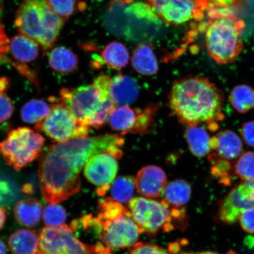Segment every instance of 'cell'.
Returning a JSON list of instances; mask_svg holds the SVG:
<instances>
[{
    "instance_id": "8d00e7d4",
    "label": "cell",
    "mask_w": 254,
    "mask_h": 254,
    "mask_svg": "<svg viewBox=\"0 0 254 254\" xmlns=\"http://www.w3.org/2000/svg\"><path fill=\"white\" fill-rule=\"evenodd\" d=\"M127 254H171L166 250L151 243H136Z\"/></svg>"
},
{
    "instance_id": "d4e9b609",
    "label": "cell",
    "mask_w": 254,
    "mask_h": 254,
    "mask_svg": "<svg viewBox=\"0 0 254 254\" xmlns=\"http://www.w3.org/2000/svg\"><path fill=\"white\" fill-rule=\"evenodd\" d=\"M104 62L113 69L125 68L128 64L129 55L128 50L120 42L111 43L104 48L102 53Z\"/></svg>"
},
{
    "instance_id": "e0dca14e",
    "label": "cell",
    "mask_w": 254,
    "mask_h": 254,
    "mask_svg": "<svg viewBox=\"0 0 254 254\" xmlns=\"http://www.w3.org/2000/svg\"><path fill=\"white\" fill-rule=\"evenodd\" d=\"M8 245L12 254H46L41 249L39 236L34 231L14 232L9 238Z\"/></svg>"
},
{
    "instance_id": "30bf717a",
    "label": "cell",
    "mask_w": 254,
    "mask_h": 254,
    "mask_svg": "<svg viewBox=\"0 0 254 254\" xmlns=\"http://www.w3.org/2000/svg\"><path fill=\"white\" fill-rule=\"evenodd\" d=\"M154 11L165 23L180 25L192 19L201 20L204 17L206 0H148Z\"/></svg>"
},
{
    "instance_id": "484cf974",
    "label": "cell",
    "mask_w": 254,
    "mask_h": 254,
    "mask_svg": "<svg viewBox=\"0 0 254 254\" xmlns=\"http://www.w3.org/2000/svg\"><path fill=\"white\" fill-rule=\"evenodd\" d=\"M244 0H207L206 13L211 20L237 17L238 8Z\"/></svg>"
},
{
    "instance_id": "d590c367",
    "label": "cell",
    "mask_w": 254,
    "mask_h": 254,
    "mask_svg": "<svg viewBox=\"0 0 254 254\" xmlns=\"http://www.w3.org/2000/svg\"><path fill=\"white\" fill-rule=\"evenodd\" d=\"M57 14L66 21L76 11L75 0H49Z\"/></svg>"
},
{
    "instance_id": "277c9868",
    "label": "cell",
    "mask_w": 254,
    "mask_h": 254,
    "mask_svg": "<svg viewBox=\"0 0 254 254\" xmlns=\"http://www.w3.org/2000/svg\"><path fill=\"white\" fill-rule=\"evenodd\" d=\"M245 27L244 21L237 17L209 21L205 39L208 55L220 64L233 63L243 50L240 37Z\"/></svg>"
},
{
    "instance_id": "7c38bea8",
    "label": "cell",
    "mask_w": 254,
    "mask_h": 254,
    "mask_svg": "<svg viewBox=\"0 0 254 254\" xmlns=\"http://www.w3.org/2000/svg\"><path fill=\"white\" fill-rule=\"evenodd\" d=\"M15 24L20 33L42 45L46 31L39 6L34 0H24L21 3L16 13Z\"/></svg>"
},
{
    "instance_id": "f546056e",
    "label": "cell",
    "mask_w": 254,
    "mask_h": 254,
    "mask_svg": "<svg viewBox=\"0 0 254 254\" xmlns=\"http://www.w3.org/2000/svg\"><path fill=\"white\" fill-rule=\"evenodd\" d=\"M158 109L157 105L151 104L145 109L139 110L131 133L139 134L150 133L155 127V116Z\"/></svg>"
},
{
    "instance_id": "8fae6325",
    "label": "cell",
    "mask_w": 254,
    "mask_h": 254,
    "mask_svg": "<svg viewBox=\"0 0 254 254\" xmlns=\"http://www.w3.org/2000/svg\"><path fill=\"white\" fill-rule=\"evenodd\" d=\"M117 160L109 152H103L92 157L84 168V176L97 187L100 195H104L115 180L119 170Z\"/></svg>"
},
{
    "instance_id": "603a6c76",
    "label": "cell",
    "mask_w": 254,
    "mask_h": 254,
    "mask_svg": "<svg viewBox=\"0 0 254 254\" xmlns=\"http://www.w3.org/2000/svg\"><path fill=\"white\" fill-rule=\"evenodd\" d=\"M185 136L190 150L198 157H205L211 151V139L204 128L196 126H189Z\"/></svg>"
},
{
    "instance_id": "ffe728a7",
    "label": "cell",
    "mask_w": 254,
    "mask_h": 254,
    "mask_svg": "<svg viewBox=\"0 0 254 254\" xmlns=\"http://www.w3.org/2000/svg\"><path fill=\"white\" fill-rule=\"evenodd\" d=\"M131 62L135 71L142 75H155L158 71L157 60L150 44H139L133 51Z\"/></svg>"
},
{
    "instance_id": "83f0119b",
    "label": "cell",
    "mask_w": 254,
    "mask_h": 254,
    "mask_svg": "<svg viewBox=\"0 0 254 254\" xmlns=\"http://www.w3.org/2000/svg\"><path fill=\"white\" fill-rule=\"evenodd\" d=\"M229 99L238 113H247L254 108V89L247 85H238L232 90Z\"/></svg>"
},
{
    "instance_id": "4316f807",
    "label": "cell",
    "mask_w": 254,
    "mask_h": 254,
    "mask_svg": "<svg viewBox=\"0 0 254 254\" xmlns=\"http://www.w3.org/2000/svg\"><path fill=\"white\" fill-rule=\"evenodd\" d=\"M135 189V179L134 177H119L114 181L111 186L112 198L122 204L129 203L134 198Z\"/></svg>"
},
{
    "instance_id": "f35d334b",
    "label": "cell",
    "mask_w": 254,
    "mask_h": 254,
    "mask_svg": "<svg viewBox=\"0 0 254 254\" xmlns=\"http://www.w3.org/2000/svg\"><path fill=\"white\" fill-rule=\"evenodd\" d=\"M14 193L9 184L0 179V205H5L13 199Z\"/></svg>"
},
{
    "instance_id": "ac0fdd59",
    "label": "cell",
    "mask_w": 254,
    "mask_h": 254,
    "mask_svg": "<svg viewBox=\"0 0 254 254\" xmlns=\"http://www.w3.org/2000/svg\"><path fill=\"white\" fill-rule=\"evenodd\" d=\"M191 193V187L186 181H173L165 187L161 201L170 209H185L184 206L190 201Z\"/></svg>"
},
{
    "instance_id": "9a60e30c",
    "label": "cell",
    "mask_w": 254,
    "mask_h": 254,
    "mask_svg": "<svg viewBox=\"0 0 254 254\" xmlns=\"http://www.w3.org/2000/svg\"><path fill=\"white\" fill-rule=\"evenodd\" d=\"M34 1L39 6L42 15L46 34L41 47L44 53H46L55 46L60 30L65 21L60 17L51 6L49 0Z\"/></svg>"
},
{
    "instance_id": "74e56055",
    "label": "cell",
    "mask_w": 254,
    "mask_h": 254,
    "mask_svg": "<svg viewBox=\"0 0 254 254\" xmlns=\"http://www.w3.org/2000/svg\"><path fill=\"white\" fill-rule=\"evenodd\" d=\"M239 220L241 226L244 231L254 234V208L244 211Z\"/></svg>"
},
{
    "instance_id": "b9f144b4",
    "label": "cell",
    "mask_w": 254,
    "mask_h": 254,
    "mask_svg": "<svg viewBox=\"0 0 254 254\" xmlns=\"http://www.w3.org/2000/svg\"><path fill=\"white\" fill-rule=\"evenodd\" d=\"M243 184L248 199L252 208H254V179L244 182Z\"/></svg>"
},
{
    "instance_id": "60d3db41",
    "label": "cell",
    "mask_w": 254,
    "mask_h": 254,
    "mask_svg": "<svg viewBox=\"0 0 254 254\" xmlns=\"http://www.w3.org/2000/svg\"><path fill=\"white\" fill-rule=\"evenodd\" d=\"M9 50V41L0 22V63L4 59L5 53H7Z\"/></svg>"
},
{
    "instance_id": "52a82bcc",
    "label": "cell",
    "mask_w": 254,
    "mask_h": 254,
    "mask_svg": "<svg viewBox=\"0 0 254 254\" xmlns=\"http://www.w3.org/2000/svg\"><path fill=\"white\" fill-rule=\"evenodd\" d=\"M128 209L140 233L154 236L161 231L174 230V218L168 206L162 201L144 197H134Z\"/></svg>"
},
{
    "instance_id": "f6af8a7d",
    "label": "cell",
    "mask_w": 254,
    "mask_h": 254,
    "mask_svg": "<svg viewBox=\"0 0 254 254\" xmlns=\"http://www.w3.org/2000/svg\"><path fill=\"white\" fill-rule=\"evenodd\" d=\"M0 254H7V247L1 239H0Z\"/></svg>"
},
{
    "instance_id": "d6986e66",
    "label": "cell",
    "mask_w": 254,
    "mask_h": 254,
    "mask_svg": "<svg viewBox=\"0 0 254 254\" xmlns=\"http://www.w3.org/2000/svg\"><path fill=\"white\" fill-rule=\"evenodd\" d=\"M43 206L39 200L30 198L20 200L14 208L16 220L23 226L33 227L39 224Z\"/></svg>"
},
{
    "instance_id": "1f68e13d",
    "label": "cell",
    "mask_w": 254,
    "mask_h": 254,
    "mask_svg": "<svg viewBox=\"0 0 254 254\" xmlns=\"http://www.w3.org/2000/svg\"><path fill=\"white\" fill-rule=\"evenodd\" d=\"M236 176L243 182L254 179V152L248 151L241 155L234 169Z\"/></svg>"
},
{
    "instance_id": "5b68a950",
    "label": "cell",
    "mask_w": 254,
    "mask_h": 254,
    "mask_svg": "<svg viewBox=\"0 0 254 254\" xmlns=\"http://www.w3.org/2000/svg\"><path fill=\"white\" fill-rule=\"evenodd\" d=\"M45 139L28 127H19L9 132L0 142V153L6 163L16 170H21L39 157Z\"/></svg>"
},
{
    "instance_id": "9c48e42d",
    "label": "cell",
    "mask_w": 254,
    "mask_h": 254,
    "mask_svg": "<svg viewBox=\"0 0 254 254\" xmlns=\"http://www.w3.org/2000/svg\"><path fill=\"white\" fill-rule=\"evenodd\" d=\"M39 238L46 254H96L95 246L81 242L65 224L41 228Z\"/></svg>"
},
{
    "instance_id": "4fadbf2b",
    "label": "cell",
    "mask_w": 254,
    "mask_h": 254,
    "mask_svg": "<svg viewBox=\"0 0 254 254\" xmlns=\"http://www.w3.org/2000/svg\"><path fill=\"white\" fill-rule=\"evenodd\" d=\"M135 179L137 192L147 198L160 197L167 184L166 173L162 168L155 166L142 168Z\"/></svg>"
},
{
    "instance_id": "2e32d148",
    "label": "cell",
    "mask_w": 254,
    "mask_h": 254,
    "mask_svg": "<svg viewBox=\"0 0 254 254\" xmlns=\"http://www.w3.org/2000/svg\"><path fill=\"white\" fill-rule=\"evenodd\" d=\"M210 145L211 152L230 161L240 157L243 148L240 136L230 130L222 131L217 136L212 137Z\"/></svg>"
},
{
    "instance_id": "ba28073f",
    "label": "cell",
    "mask_w": 254,
    "mask_h": 254,
    "mask_svg": "<svg viewBox=\"0 0 254 254\" xmlns=\"http://www.w3.org/2000/svg\"><path fill=\"white\" fill-rule=\"evenodd\" d=\"M109 98L107 91L94 81L92 84L77 88H63L59 97L75 118L85 125Z\"/></svg>"
},
{
    "instance_id": "8992f818",
    "label": "cell",
    "mask_w": 254,
    "mask_h": 254,
    "mask_svg": "<svg viewBox=\"0 0 254 254\" xmlns=\"http://www.w3.org/2000/svg\"><path fill=\"white\" fill-rule=\"evenodd\" d=\"M49 101L52 103L50 113L35 126V129L58 143L87 137L88 127L76 119L59 98L51 97Z\"/></svg>"
},
{
    "instance_id": "7a4b0ae2",
    "label": "cell",
    "mask_w": 254,
    "mask_h": 254,
    "mask_svg": "<svg viewBox=\"0 0 254 254\" xmlns=\"http://www.w3.org/2000/svg\"><path fill=\"white\" fill-rule=\"evenodd\" d=\"M169 106L180 123L188 126L207 124L218 128L224 119V95L207 78L189 77L174 82L169 95Z\"/></svg>"
},
{
    "instance_id": "7402d4cb",
    "label": "cell",
    "mask_w": 254,
    "mask_h": 254,
    "mask_svg": "<svg viewBox=\"0 0 254 254\" xmlns=\"http://www.w3.org/2000/svg\"><path fill=\"white\" fill-rule=\"evenodd\" d=\"M49 63L53 70L65 74L77 69L79 61L77 55L71 50L57 47L50 53Z\"/></svg>"
},
{
    "instance_id": "d6a6232c",
    "label": "cell",
    "mask_w": 254,
    "mask_h": 254,
    "mask_svg": "<svg viewBox=\"0 0 254 254\" xmlns=\"http://www.w3.org/2000/svg\"><path fill=\"white\" fill-rule=\"evenodd\" d=\"M66 218L65 209L61 205L50 204L44 209L43 220L47 227H58L64 224Z\"/></svg>"
},
{
    "instance_id": "6da1fadb",
    "label": "cell",
    "mask_w": 254,
    "mask_h": 254,
    "mask_svg": "<svg viewBox=\"0 0 254 254\" xmlns=\"http://www.w3.org/2000/svg\"><path fill=\"white\" fill-rule=\"evenodd\" d=\"M122 137L106 134L77 138L48 147L40 158L39 182L44 199L50 204L65 201L80 190L79 173L94 155L116 154Z\"/></svg>"
},
{
    "instance_id": "3957f363",
    "label": "cell",
    "mask_w": 254,
    "mask_h": 254,
    "mask_svg": "<svg viewBox=\"0 0 254 254\" xmlns=\"http://www.w3.org/2000/svg\"><path fill=\"white\" fill-rule=\"evenodd\" d=\"M81 222L85 229L93 227L100 243L112 253L135 245L141 234L129 209L112 198L101 200L96 217L85 215Z\"/></svg>"
},
{
    "instance_id": "4dcf8cb0",
    "label": "cell",
    "mask_w": 254,
    "mask_h": 254,
    "mask_svg": "<svg viewBox=\"0 0 254 254\" xmlns=\"http://www.w3.org/2000/svg\"><path fill=\"white\" fill-rule=\"evenodd\" d=\"M208 159L212 165L211 174L219 180V182L228 185L231 182L233 167L230 161L219 157L212 152L209 154Z\"/></svg>"
},
{
    "instance_id": "ee69618b",
    "label": "cell",
    "mask_w": 254,
    "mask_h": 254,
    "mask_svg": "<svg viewBox=\"0 0 254 254\" xmlns=\"http://www.w3.org/2000/svg\"><path fill=\"white\" fill-rule=\"evenodd\" d=\"M181 254H220L217 253L211 252H184L181 253ZM226 254H237L234 252H230Z\"/></svg>"
},
{
    "instance_id": "cb8c5ba5",
    "label": "cell",
    "mask_w": 254,
    "mask_h": 254,
    "mask_svg": "<svg viewBox=\"0 0 254 254\" xmlns=\"http://www.w3.org/2000/svg\"><path fill=\"white\" fill-rule=\"evenodd\" d=\"M139 110L140 109H133L128 106L116 107L109 120L111 128L123 134L131 132Z\"/></svg>"
},
{
    "instance_id": "e575fe53",
    "label": "cell",
    "mask_w": 254,
    "mask_h": 254,
    "mask_svg": "<svg viewBox=\"0 0 254 254\" xmlns=\"http://www.w3.org/2000/svg\"><path fill=\"white\" fill-rule=\"evenodd\" d=\"M116 107L113 101L109 98H107L100 110L87 120L86 125L97 129L101 128L109 122Z\"/></svg>"
},
{
    "instance_id": "7bdbcfd3",
    "label": "cell",
    "mask_w": 254,
    "mask_h": 254,
    "mask_svg": "<svg viewBox=\"0 0 254 254\" xmlns=\"http://www.w3.org/2000/svg\"><path fill=\"white\" fill-rule=\"evenodd\" d=\"M6 217H7V210L4 208L0 207V230L4 227Z\"/></svg>"
},
{
    "instance_id": "44dd1931",
    "label": "cell",
    "mask_w": 254,
    "mask_h": 254,
    "mask_svg": "<svg viewBox=\"0 0 254 254\" xmlns=\"http://www.w3.org/2000/svg\"><path fill=\"white\" fill-rule=\"evenodd\" d=\"M9 50L14 59L23 63L34 62L40 53V44L31 38L17 35L9 43Z\"/></svg>"
},
{
    "instance_id": "836d02e7",
    "label": "cell",
    "mask_w": 254,
    "mask_h": 254,
    "mask_svg": "<svg viewBox=\"0 0 254 254\" xmlns=\"http://www.w3.org/2000/svg\"><path fill=\"white\" fill-rule=\"evenodd\" d=\"M9 80L7 77L0 78V123L11 118L14 112V106L7 95Z\"/></svg>"
},
{
    "instance_id": "5bb4252c",
    "label": "cell",
    "mask_w": 254,
    "mask_h": 254,
    "mask_svg": "<svg viewBox=\"0 0 254 254\" xmlns=\"http://www.w3.org/2000/svg\"><path fill=\"white\" fill-rule=\"evenodd\" d=\"M138 94V85L134 79L122 74L111 78L108 94L117 107L128 106L134 103Z\"/></svg>"
},
{
    "instance_id": "ab89813d",
    "label": "cell",
    "mask_w": 254,
    "mask_h": 254,
    "mask_svg": "<svg viewBox=\"0 0 254 254\" xmlns=\"http://www.w3.org/2000/svg\"><path fill=\"white\" fill-rule=\"evenodd\" d=\"M241 135L248 145L254 147V121L244 123L241 129Z\"/></svg>"
},
{
    "instance_id": "f1b7e54d",
    "label": "cell",
    "mask_w": 254,
    "mask_h": 254,
    "mask_svg": "<svg viewBox=\"0 0 254 254\" xmlns=\"http://www.w3.org/2000/svg\"><path fill=\"white\" fill-rule=\"evenodd\" d=\"M51 110L52 108L42 100H31L22 107L21 118L25 123L37 125L49 115Z\"/></svg>"
}]
</instances>
